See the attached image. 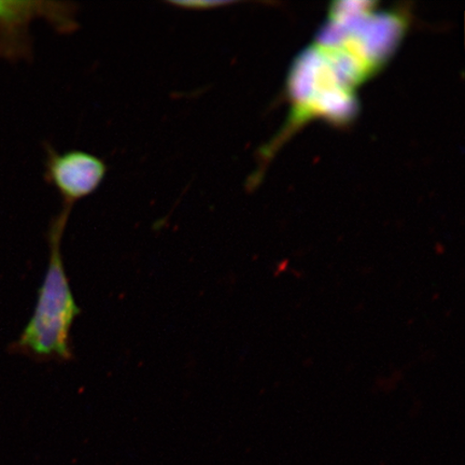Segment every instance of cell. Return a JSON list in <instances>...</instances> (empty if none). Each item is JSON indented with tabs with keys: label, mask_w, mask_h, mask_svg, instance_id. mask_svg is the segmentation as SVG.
<instances>
[{
	"label": "cell",
	"mask_w": 465,
	"mask_h": 465,
	"mask_svg": "<svg viewBox=\"0 0 465 465\" xmlns=\"http://www.w3.org/2000/svg\"><path fill=\"white\" fill-rule=\"evenodd\" d=\"M71 206L54 220L49 231L50 260L34 316L22 333L19 345L40 357L68 360L72 356L69 332L80 313L64 270L61 241Z\"/></svg>",
	"instance_id": "obj_1"
},
{
	"label": "cell",
	"mask_w": 465,
	"mask_h": 465,
	"mask_svg": "<svg viewBox=\"0 0 465 465\" xmlns=\"http://www.w3.org/2000/svg\"><path fill=\"white\" fill-rule=\"evenodd\" d=\"M77 5L55 2H0V56L25 57L31 54L28 27L37 16L60 33L77 28Z\"/></svg>",
	"instance_id": "obj_2"
},
{
	"label": "cell",
	"mask_w": 465,
	"mask_h": 465,
	"mask_svg": "<svg viewBox=\"0 0 465 465\" xmlns=\"http://www.w3.org/2000/svg\"><path fill=\"white\" fill-rule=\"evenodd\" d=\"M45 178L61 194L64 205L73 207L100 187L107 173L104 162L96 155L74 150L57 153L48 148Z\"/></svg>",
	"instance_id": "obj_3"
},
{
	"label": "cell",
	"mask_w": 465,
	"mask_h": 465,
	"mask_svg": "<svg viewBox=\"0 0 465 465\" xmlns=\"http://www.w3.org/2000/svg\"><path fill=\"white\" fill-rule=\"evenodd\" d=\"M168 5H173L178 9L190 10V11H206L216 9L221 5H225V2H213V0H178V2H168Z\"/></svg>",
	"instance_id": "obj_4"
}]
</instances>
